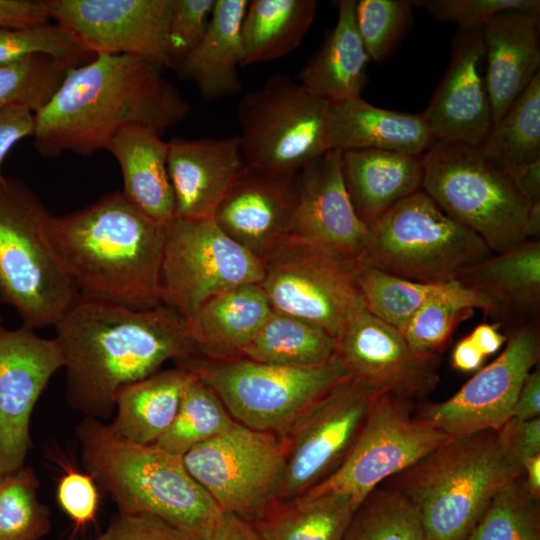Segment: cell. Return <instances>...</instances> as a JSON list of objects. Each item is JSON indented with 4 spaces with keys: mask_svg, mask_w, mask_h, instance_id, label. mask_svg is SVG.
Here are the masks:
<instances>
[{
    "mask_svg": "<svg viewBox=\"0 0 540 540\" xmlns=\"http://www.w3.org/2000/svg\"><path fill=\"white\" fill-rule=\"evenodd\" d=\"M504 171L526 201L531 205H540V160Z\"/></svg>",
    "mask_w": 540,
    "mask_h": 540,
    "instance_id": "55",
    "label": "cell"
},
{
    "mask_svg": "<svg viewBox=\"0 0 540 540\" xmlns=\"http://www.w3.org/2000/svg\"><path fill=\"white\" fill-rule=\"evenodd\" d=\"M415 1L359 0L355 23L370 61L381 63L395 50L408 31Z\"/></svg>",
    "mask_w": 540,
    "mask_h": 540,
    "instance_id": "44",
    "label": "cell"
},
{
    "mask_svg": "<svg viewBox=\"0 0 540 540\" xmlns=\"http://www.w3.org/2000/svg\"><path fill=\"white\" fill-rule=\"evenodd\" d=\"M342 540H430L417 506L400 491L376 487L354 511Z\"/></svg>",
    "mask_w": 540,
    "mask_h": 540,
    "instance_id": "39",
    "label": "cell"
},
{
    "mask_svg": "<svg viewBox=\"0 0 540 540\" xmlns=\"http://www.w3.org/2000/svg\"><path fill=\"white\" fill-rule=\"evenodd\" d=\"M381 393L384 392L365 381L347 377L278 436L285 462L278 501L303 494L339 466Z\"/></svg>",
    "mask_w": 540,
    "mask_h": 540,
    "instance_id": "15",
    "label": "cell"
},
{
    "mask_svg": "<svg viewBox=\"0 0 540 540\" xmlns=\"http://www.w3.org/2000/svg\"><path fill=\"white\" fill-rule=\"evenodd\" d=\"M499 327L500 323L479 324L469 335L485 357L496 353L507 341V336L500 332Z\"/></svg>",
    "mask_w": 540,
    "mask_h": 540,
    "instance_id": "56",
    "label": "cell"
},
{
    "mask_svg": "<svg viewBox=\"0 0 540 540\" xmlns=\"http://www.w3.org/2000/svg\"><path fill=\"white\" fill-rule=\"evenodd\" d=\"M296 202V174L245 164L213 219L231 239L263 260L287 236Z\"/></svg>",
    "mask_w": 540,
    "mask_h": 540,
    "instance_id": "22",
    "label": "cell"
},
{
    "mask_svg": "<svg viewBox=\"0 0 540 540\" xmlns=\"http://www.w3.org/2000/svg\"><path fill=\"white\" fill-rule=\"evenodd\" d=\"M54 327L67 402L99 421L112 415L121 389L196 354L186 319L163 304L132 309L79 296Z\"/></svg>",
    "mask_w": 540,
    "mask_h": 540,
    "instance_id": "1",
    "label": "cell"
},
{
    "mask_svg": "<svg viewBox=\"0 0 540 540\" xmlns=\"http://www.w3.org/2000/svg\"><path fill=\"white\" fill-rule=\"evenodd\" d=\"M38 488L31 467L0 472V540H39L50 531V512Z\"/></svg>",
    "mask_w": 540,
    "mask_h": 540,
    "instance_id": "41",
    "label": "cell"
},
{
    "mask_svg": "<svg viewBox=\"0 0 540 540\" xmlns=\"http://www.w3.org/2000/svg\"><path fill=\"white\" fill-rule=\"evenodd\" d=\"M485 358L470 337L467 336L455 346L452 353V366L461 372H472L481 367Z\"/></svg>",
    "mask_w": 540,
    "mask_h": 540,
    "instance_id": "57",
    "label": "cell"
},
{
    "mask_svg": "<svg viewBox=\"0 0 540 540\" xmlns=\"http://www.w3.org/2000/svg\"><path fill=\"white\" fill-rule=\"evenodd\" d=\"M475 308L498 318L495 304L485 295L457 279L445 282L440 292L421 306L400 332L414 352L438 357L449 345L458 325L470 318Z\"/></svg>",
    "mask_w": 540,
    "mask_h": 540,
    "instance_id": "35",
    "label": "cell"
},
{
    "mask_svg": "<svg viewBox=\"0 0 540 540\" xmlns=\"http://www.w3.org/2000/svg\"><path fill=\"white\" fill-rule=\"evenodd\" d=\"M263 262L260 285L271 309L318 326L335 340L365 310L356 262L288 236Z\"/></svg>",
    "mask_w": 540,
    "mask_h": 540,
    "instance_id": "11",
    "label": "cell"
},
{
    "mask_svg": "<svg viewBox=\"0 0 540 540\" xmlns=\"http://www.w3.org/2000/svg\"><path fill=\"white\" fill-rule=\"evenodd\" d=\"M164 71L128 55H98L71 68L34 113V149L45 158L66 152L89 156L131 125L161 136L190 111Z\"/></svg>",
    "mask_w": 540,
    "mask_h": 540,
    "instance_id": "2",
    "label": "cell"
},
{
    "mask_svg": "<svg viewBox=\"0 0 540 540\" xmlns=\"http://www.w3.org/2000/svg\"><path fill=\"white\" fill-rule=\"evenodd\" d=\"M118 162L122 193L138 209L163 227L176 218L168 167V142L138 125L121 129L105 147Z\"/></svg>",
    "mask_w": 540,
    "mask_h": 540,
    "instance_id": "29",
    "label": "cell"
},
{
    "mask_svg": "<svg viewBox=\"0 0 540 540\" xmlns=\"http://www.w3.org/2000/svg\"><path fill=\"white\" fill-rule=\"evenodd\" d=\"M34 113L23 108H10L0 112V179L2 163L12 147L28 136H33Z\"/></svg>",
    "mask_w": 540,
    "mask_h": 540,
    "instance_id": "52",
    "label": "cell"
},
{
    "mask_svg": "<svg viewBox=\"0 0 540 540\" xmlns=\"http://www.w3.org/2000/svg\"><path fill=\"white\" fill-rule=\"evenodd\" d=\"M356 278L365 309L399 331L443 285L406 280L358 262Z\"/></svg>",
    "mask_w": 540,
    "mask_h": 540,
    "instance_id": "40",
    "label": "cell"
},
{
    "mask_svg": "<svg viewBox=\"0 0 540 540\" xmlns=\"http://www.w3.org/2000/svg\"><path fill=\"white\" fill-rule=\"evenodd\" d=\"M355 0H340L337 22L298 73L299 84L329 104L361 97L370 62L355 23Z\"/></svg>",
    "mask_w": 540,
    "mask_h": 540,
    "instance_id": "30",
    "label": "cell"
},
{
    "mask_svg": "<svg viewBox=\"0 0 540 540\" xmlns=\"http://www.w3.org/2000/svg\"><path fill=\"white\" fill-rule=\"evenodd\" d=\"M74 65L37 54L0 65V112L23 108L33 113L53 96Z\"/></svg>",
    "mask_w": 540,
    "mask_h": 540,
    "instance_id": "42",
    "label": "cell"
},
{
    "mask_svg": "<svg viewBox=\"0 0 540 540\" xmlns=\"http://www.w3.org/2000/svg\"><path fill=\"white\" fill-rule=\"evenodd\" d=\"M64 367L55 338L38 336L35 329L0 330V472L24 466L31 447L32 410L50 378Z\"/></svg>",
    "mask_w": 540,
    "mask_h": 540,
    "instance_id": "18",
    "label": "cell"
},
{
    "mask_svg": "<svg viewBox=\"0 0 540 540\" xmlns=\"http://www.w3.org/2000/svg\"><path fill=\"white\" fill-rule=\"evenodd\" d=\"M355 507L337 492L278 501L253 525L265 540H342Z\"/></svg>",
    "mask_w": 540,
    "mask_h": 540,
    "instance_id": "34",
    "label": "cell"
},
{
    "mask_svg": "<svg viewBox=\"0 0 540 540\" xmlns=\"http://www.w3.org/2000/svg\"><path fill=\"white\" fill-rule=\"evenodd\" d=\"M88 540H194L187 533L150 514L121 513L107 529Z\"/></svg>",
    "mask_w": 540,
    "mask_h": 540,
    "instance_id": "49",
    "label": "cell"
},
{
    "mask_svg": "<svg viewBox=\"0 0 540 540\" xmlns=\"http://www.w3.org/2000/svg\"><path fill=\"white\" fill-rule=\"evenodd\" d=\"M245 164L238 136L168 141L167 167L176 218L213 219Z\"/></svg>",
    "mask_w": 540,
    "mask_h": 540,
    "instance_id": "23",
    "label": "cell"
},
{
    "mask_svg": "<svg viewBox=\"0 0 540 540\" xmlns=\"http://www.w3.org/2000/svg\"><path fill=\"white\" fill-rule=\"evenodd\" d=\"M483 41L484 81L494 125L539 73L540 11L509 10L495 15L483 27Z\"/></svg>",
    "mask_w": 540,
    "mask_h": 540,
    "instance_id": "24",
    "label": "cell"
},
{
    "mask_svg": "<svg viewBox=\"0 0 540 540\" xmlns=\"http://www.w3.org/2000/svg\"><path fill=\"white\" fill-rule=\"evenodd\" d=\"M479 147L504 170L540 160V73L492 126Z\"/></svg>",
    "mask_w": 540,
    "mask_h": 540,
    "instance_id": "37",
    "label": "cell"
},
{
    "mask_svg": "<svg viewBox=\"0 0 540 540\" xmlns=\"http://www.w3.org/2000/svg\"><path fill=\"white\" fill-rule=\"evenodd\" d=\"M422 190L474 231L492 253L539 234L540 205H531L480 147L437 141L423 154Z\"/></svg>",
    "mask_w": 540,
    "mask_h": 540,
    "instance_id": "7",
    "label": "cell"
},
{
    "mask_svg": "<svg viewBox=\"0 0 540 540\" xmlns=\"http://www.w3.org/2000/svg\"><path fill=\"white\" fill-rule=\"evenodd\" d=\"M297 202L287 236L356 262L367 225L357 216L341 171V152L330 149L296 173Z\"/></svg>",
    "mask_w": 540,
    "mask_h": 540,
    "instance_id": "20",
    "label": "cell"
},
{
    "mask_svg": "<svg viewBox=\"0 0 540 540\" xmlns=\"http://www.w3.org/2000/svg\"><path fill=\"white\" fill-rule=\"evenodd\" d=\"M539 357L538 323L515 325L507 335L504 351L493 362L453 396L425 405L416 416L452 438L497 431L512 417L522 384Z\"/></svg>",
    "mask_w": 540,
    "mask_h": 540,
    "instance_id": "16",
    "label": "cell"
},
{
    "mask_svg": "<svg viewBox=\"0 0 540 540\" xmlns=\"http://www.w3.org/2000/svg\"><path fill=\"white\" fill-rule=\"evenodd\" d=\"M330 104L283 74L246 93L238 104V136L247 165L296 174L331 149Z\"/></svg>",
    "mask_w": 540,
    "mask_h": 540,
    "instance_id": "10",
    "label": "cell"
},
{
    "mask_svg": "<svg viewBox=\"0 0 540 540\" xmlns=\"http://www.w3.org/2000/svg\"><path fill=\"white\" fill-rule=\"evenodd\" d=\"M53 215L18 179H0V299L24 326H54L79 298L51 237Z\"/></svg>",
    "mask_w": 540,
    "mask_h": 540,
    "instance_id": "6",
    "label": "cell"
},
{
    "mask_svg": "<svg viewBox=\"0 0 540 540\" xmlns=\"http://www.w3.org/2000/svg\"><path fill=\"white\" fill-rule=\"evenodd\" d=\"M182 459L223 512L253 523L278 502L285 462L281 441L273 433L236 422Z\"/></svg>",
    "mask_w": 540,
    "mask_h": 540,
    "instance_id": "14",
    "label": "cell"
},
{
    "mask_svg": "<svg viewBox=\"0 0 540 540\" xmlns=\"http://www.w3.org/2000/svg\"><path fill=\"white\" fill-rule=\"evenodd\" d=\"M235 423L219 396L194 376L183 391L173 422L153 445L183 457L195 446L225 433Z\"/></svg>",
    "mask_w": 540,
    "mask_h": 540,
    "instance_id": "38",
    "label": "cell"
},
{
    "mask_svg": "<svg viewBox=\"0 0 540 540\" xmlns=\"http://www.w3.org/2000/svg\"><path fill=\"white\" fill-rule=\"evenodd\" d=\"M46 0H0V27L27 29L49 24Z\"/></svg>",
    "mask_w": 540,
    "mask_h": 540,
    "instance_id": "51",
    "label": "cell"
},
{
    "mask_svg": "<svg viewBox=\"0 0 540 540\" xmlns=\"http://www.w3.org/2000/svg\"><path fill=\"white\" fill-rule=\"evenodd\" d=\"M77 436L86 468L119 512L154 515L194 540H206L222 511L182 457L127 442L92 418L78 425Z\"/></svg>",
    "mask_w": 540,
    "mask_h": 540,
    "instance_id": "4",
    "label": "cell"
},
{
    "mask_svg": "<svg viewBox=\"0 0 540 540\" xmlns=\"http://www.w3.org/2000/svg\"><path fill=\"white\" fill-rule=\"evenodd\" d=\"M496 306L511 327L538 323L540 311V242L526 239L464 268L456 278Z\"/></svg>",
    "mask_w": 540,
    "mask_h": 540,
    "instance_id": "25",
    "label": "cell"
},
{
    "mask_svg": "<svg viewBox=\"0 0 540 540\" xmlns=\"http://www.w3.org/2000/svg\"><path fill=\"white\" fill-rule=\"evenodd\" d=\"M335 355L349 377L400 398L428 395L439 382L438 357L414 352L397 328L366 309L336 339Z\"/></svg>",
    "mask_w": 540,
    "mask_h": 540,
    "instance_id": "19",
    "label": "cell"
},
{
    "mask_svg": "<svg viewBox=\"0 0 540 540\" xmlns=\"http://www.w3.org/2000/svg\"><path fill=\"white\" fill-rule=\"evenodd\" d=\"M194 374L184 367L158 371L119 391L117 414L108 424L117 437L137 445H153L167 431Z\"/></svg>",
    "mask_w": 540,
    "mask_h": 540,
    "instance_id": "32",
    "label": "cell"
},
{
    "mask_svg": "<svg viewBox=\"0 0 540 540\" xmlns=\"http://www.w3.org/2000/svg\"><path fill=\"white\" fill-rule=\"evenodd\" d=\"M316 0H252L241 26V66L281 58L295 50L313 24Z\"/></svg>",
    "mask_w": 540,
    "mask_h": 540,
    "instance_id": "33",
    "label": "cell"
},
{
    "mask_svg": "<svg viewBox=\"0 0 540 540\" xmlns=\"http://www.w3.org/2000/svg\"><path fill=\"white\" fill-rule=\"evenodd\" d=\"M331 149H378L420 155L436 142L422 116L374 106L362 97L330 104Z\"/></svg>",
    "mask_w": 540,
    "mask_h": 540,
    "instance_id": "27",
    "label": "cell"
},
{
    "mask_svg": "<svg viewBox=\"0 0 540 540\" xmlns=\"http://www.w3.org/2000/svg\"><path fill=\"white\" fill-rule=\"evenodd\" d=\"M51 237L80 296L132 309L162 304L165 227L122 191L53 216Z\"/></svg>",
    "mask_w": 540,
    "mask_h": 540,
    "instance_id": "3",
    "label": "cell"
},
{
    "mask_svg": "<svg viewBox=\"0 0 540 540\" xmlns=\"http://www.w3.org/2000/svg\"><path fill=\"white\" fill-rule=\"evenodd\" d=\"M272 311L260 284L228 289L186 318L196 354L213 360L241 357Z\"/></svg>",
    "mask_w": 540,
    "mask_h": 540,
    "instance_id": "28",
    "label": "cell"
},
{
    "mask_svg": "<svg viewBox=\"0 0 540 540\" xmlns=\"http://www.w3.org/2000/svg\"><path fill=\"white\" fill-rule=\"evenodd\" d=\"M1 328H2V325H1V318H0V330H1Z\"/></svg>",
    "mask_w": 540,
    "mask_h": 540,
    "instance_id": "59",
    "label": "cell"
},
{
    "mask_svg": "<svg viewBox=\"0 0 540 540\" xmlns=\"http://www.w3.org/2000/svg\"><path fill=\"white\" fill-rule=\"evenodd\" d=\"M522 468L502 452L495 430L454 438L389 478L419 509L430 540H465L493 497Z\"/></svg>",
    "mask_w": 540,
    "mask_h": 540,
    "instance_id": "5",
    "label": "cell"
},
{
    "mask_svg": "<svg viewBox=\"0 0 540 540\" xmlns=\"http://www.w3.org/2000/svg\"><path fill=\"white\" fill-rule=\"evenodd\" d=\"M512 417L531 420L540 417V371L532 370L524 380L513 407Z\"/></svg>",
    "mask_w": 540,
    "mask_h": 540,
    "instance_id": "54",
    "label": "cell"
},
{
    "mask_svg": "<svg viewBox=\"0 0 540 540\" xmlns=\"http://www.w3.org/2000/svg\"><path fill=\"white\" fill-rule=\"evenodd\" d=\"M335 347L336 340L322 328L272 310L241 357L260 363L307 367L330 360Z\"/></svg>",
    "mask_w": 540,
    "mask_h": 540,
    "instance_id": "36",
    "label": "cell"
},
{
    "mask_svg": "<svg viewBox=\"0 0 540 540\" xmlns=\"http://www.w3.org/2000/svg\"><path fill=\"white\" fill-rule=\"evenodd\" d=\"M522 480L528 493L535 499L540 498V454L528 457L521 463Z\"/></svg>",
    "mask_w": 540,
    "mask_h": 540,
    "instance_id": "58",
    "label": "cell"
},
{
    "mask_svg": "<svg viewBox=\"0 0 540 540\" xmlns=\"http://www.w3.org/2000/svg\"><path fill=\"white\" fill-rule=\"evenodd\" d=\"M483 28L454 37L450 62L422 116L437 141L479 147L489 134L492 109L480 64Z\"/></svg>",
    "mask_w": 540,
    "mask_h": 540,
    "instance_id": "21",
    "label": "cell"
},
{
    "mask_svg": "<svg viewBox=\"0 0 540 540\" xmlns=\"http://www.w3.org/2000/svg\"><path fill=\"white\" fill-rule=\"evenodd\" d=\"M219 396L233 419L250 429L282 435L334 385L349 377L334 356L307 367L260 363L238 357L192 355L180 362Z\"/></svg>",
    "mask_w": 540,
    "mask_h": 540,
    "instance_id": "9",
    "label": "cell"
},
{
    "mask_svg": "<svg viewBox=\"0 0 540 540\" xmlns=\"http://www.w3.org/2000/svg\"><path fill=\"white\" fill-rule=\"evenodd\" d=\"M452 439L418 419L413 414L412 400L381 393L372 403L339 466L306 492L345 494L351 498L356 510L383 481L411 467Z\"/></svg>",
    "mask_w": 540,
    "mask_h": 540,
    "instance_id": "12",
    "label": "cell"
},
{
    "mask_svg": "<svg viewBox=\"0 0 540 540\" xmlns=\"http://www.w3.org/2000/svg\"><path fill=\"white\" fill-rule=\"evenodd\" d=\"M50 18L92 56L128 55L171 69L173 0H46Z\"/></svg>",
    "mask_w": 540,
    "mask_h": 540,
    "instance_id": "17",
    "label": "cell"
},
{
    "mask_svg": "<svg viewBox=\"0 0 540 540\" xmlns=\"http://www.w3.org/2000/svg\"><path fill=\"white\" fill-rule=\"evenodd\" d=\"M57 484L56 496L62 510L73 523V536L94 523L99 505V492L94 476L64 465Z\"/></svg>",
    "mask_w": 540,
    "mask_h": 540,
    "instance_id": "48",
    "label": "cell"
},
{
    "mask_svg": "<svg viewBox=\"0 0 540 540\" xmlns=\"http://www.w3.org/2000/svg\"><path fill=\"white\" fill-rule=\"evenodd\" d=\"M206 540H265L252 522L221 512Z\"/></svg>",
    "mask_w": 540,
    "mask_h": 540,
    "instance_id": "53",
    "label": "cell"
},
{
    "mask_svg": "<svg viewBox=\"0 0 540 540\" xmlns=\"http://www.w3.org/2000/svg\"><path fill=\"white\" fill-rule=\"evenodd\" d=\"M264 262L231 239L214 219L175 218L165 227L161 302L185 319L228 289L260 284Z\"/></svg>",
    "mask_w": 540,
    "mask_h": 540,
    "instance_id": "13",
    "label": "cell"
},
{
    "mask_svg": "<svg viewBox=\"0 0 540 540\" xmlns=\"http://www.w3.org/2000/svg\"><path fill=\"white\" fill-rule=\"evenodd\" d=\"M465 540H540L539 500L522 475L498 491Z\"/></svg>",
    "mask_w": 540,
    "mask_h": 540,
    "instance_id": "43",
    "label": "cell"
},
{
    "mask_svg": "<svg viewBox=\"0 0 540 540\" xmlns=\"http://www.w3.org/2000/svg\"><path fill=\"white\" fill-rule=\"evenodd\" d=\"M496 433L504 455L520 467L524 459L540 454V418L511 417Z\"/></svg>",
    "mask_w": 540,
    "mask_h": 540,
    "instance_id": "50",
    "label": "cell"
},
{
    "mask_svg": "<svg viewBox=\"0 0 540 540\" xmlns=\"http://www.w3.org/2000/svg\"><path fill=\"white\" fill-rule=\"evenodd\" d=\"M216 0H173L168 28V46L171 69L203 39L215 7Z\"/></svg>",
    "mask_w": 540,
    "mask_h": 540,
    "instance_id": "47",
    "label": "cell"
},
{
    "mask_svg": "<svg viewBox=\"0 0 540 540\" xmlns=\"http://www.w3.org/2000/svg\"><path fill=\"white\" fill-rule=\"evenodd\" d=\"M439 21L453 22L460 31L482 29L495 15L509 10L540 11L539 0H424L415 1Z\"/></svg>",
    "mask_w": 540,
    "mask_h": 540,
    "instance_id": "46",
    "label": "cell"
},
{
    "mask_svg": "<svg viewBox=\"0 0 540 540\" xmlns=\"http://www.w3.org/2000/svg\"><path fill=\"white\" fill-rule=\"evenodd\" d=\"M247 5V0H216L203 39L176 69L179 77L192 81L206 100L233 96L242 88L238 67Z\"/></svg>",
    "mask_w": 540,
    "mask_h": 540,
    "instance_id": "31",
    "label": "cell"
},
{
    "mask_svg": "<svg viewBox=\"0 0 540 540\" xmlns=\"http://www.w3.org/2000/svg\"><path fill=\"white\" fill-rule=\"evenodd\" d=\"M492 254L474 231L420 190L367 225L356 262L414 282L445 283Z\"/></svg>",
    "mask_w": 540,
    "mask_h": 540,
    "instance_id": "8",
    "label": "cell"
},
{
    "mask_svg": "<svg viewBox=\"0 0 540 540\" xmlns=\"http://www.w3.org/2000/svg\"><path fill=\"white\" fill-rule=\"evenodd\" d=\"M341 171L351 204L366 225L422 190L423 154L361 149L341 153Z\"/></svg>",
    "mask_w": 540,
    "mask_h": 540,
    "instance_id": "26",
    "label": "cell"
},
{
    "mask_svg": "<svg viewBox=\"0 0 540 540\" xmlns=\"http://www.w3.org/2000/svg\"><path fill=\"white\" fill-rule=\"evenodd\" d=\"M43 54L74 66L89 62L86 53L63 27L54 23L27 29L0 27V65Z\"/></svg>",
    "mask_w": 540,
    "mask_h": 540,
    "instance_id": "45",
    "label": "cell"
}]
</instances>
